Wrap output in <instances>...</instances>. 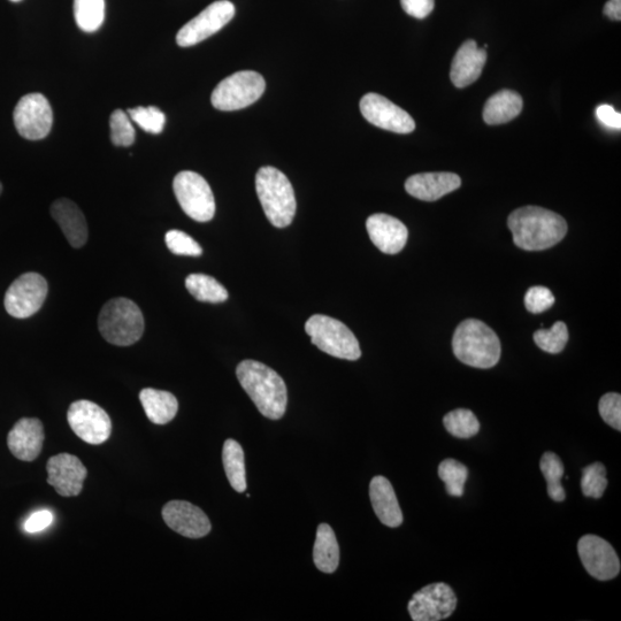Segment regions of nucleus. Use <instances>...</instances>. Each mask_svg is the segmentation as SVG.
<instances>
[{
  "label": "nucleus",
  "mask_w": 621,
  "mask_h": 621,
  "mask_svg": "<svg viewBox=\"0 0 621 621\" xmlns=\"http://www.w3.org/2000/svg\"><path fill=\"white\" fill-rule=\"evenodd\" d=\"M48 483L63 497L78 496L82 492L83 482L88 471L81 460L73 455L60 454L49 459L46 465Z\"/></svg>",
  "instance_id": "obj_16"
},
{
  "label": "nucleus",
  "mask_w": 621,
  "mask_h": 621,
  "mask_svg": "<svg viewBox=\"0 0 621 621\" xmlns=\"http://www.w3.org/2000/svg\"><path fill=\"white\" fill-rule=\"evenodd\" d=\"M487 61L486 49L478 48L475 41H466L452 60L450 79L456 88L470 86L480 78Z\"/></svg>",
  "instance_id": "obj_21"
},
{
  "label": "nucleus",
  "mask_w": 621,
  "mask_h": 621,
  "mask_svg": "<svg viewBox=\"0 0 621 621\" xmlns=\"http://www.w3.org/2000/svg\"><path fill=\"white\" fill-rule=\"evenodd\" d=\"M555 304V296L546 287L536 286L529 289L525 296V306L529 312L542 313Z\"/></svg>",
  "instance_id": "obj_39"
},
{
  "label": "nucleus",
  "mask_w": 621,
  "mask_h": 621,
  "mask_svg": "<svg viewBox=\"0 0 621 621\" xmlns=\"http://www.w3.org/2000/svg\"><path fill=\"white\" fill-rule=\"evenodd\" d=\"M236 375L264 417L279 420L285 416L288 391L278 373L263 363L248 359L237 366Z\"/></svg>",
  "instance_id": "obj_2"
},
{
  "label": "nucleus",
  "mask_w": 621,
  "mask_h": 621,
  "mask_svg": "<svg viewBox=\"0 0 621 621\" xmlns=\"http://www.w3.org/2000/svg\"><path fill=\"white\" fill-rule=\"evenodd\" d=\"M457 608L454 590L443 582L428 585L414 594L408 609L414 621H440L449 618Z\"/></svg>",
  "instance_id": "obj_13"
},
{
  "label": "nucleus",
  "mask_w": 621,
  "mask_h": 621,
  "mask_svg": "<svg viewBox=\"0 0 621 621\" xmlns=\"http://www.w3.org/2000/svg\"><path fill=\"white\" fill-rule=\"evenodd\" d=\"M48 291V282L41 274H22L6 291L5 309L10 316L17 319L32 317L41 310Z\"/></svg>",
  "instance_id": "obj_9"
},
{
  "label": "nucleus",
  "mask_w": 621,
  "mask_h": 621,
  "mask_svg": "<svg viewBox=\"0 0 621 621\" xmlns=\"http://www.w3.org/2000/svg\"><path fill=\"white\" fill-rule=\"evenodd\" d=\"M98 327L107 342L128 347L140 341L144 333L143 313L130 299L114 298L99 313Z\"/></svg>",
  "instance_id": "obj_5"
},
{
  "label": "nucleus",
  "mask_w": 621,
  "mask_h": 621,
  "mask_svg": "<svg viewBox=\"0 0 621 621\" xmlns=\"http://www.w3.org/2000/svg\"><path fill=\"white\" fill-rule=\"evenodd\" d=\"M67 420L72 431L89 444H102L110 439L112 423L101 406L90 401H78L69 406Z\"/></svg>",
  "instance_id": "obj_12"
},
{
  "label": "nucleus",
  "mask_w": 621,
  "mask_h": 621,
  "mask_svg": "<svg viewBox=\"0 0 621 621\" xmlns=\"http://www.w3.org/2000/svg\"><path fill=\"white\" fill-rule=\"evenodd\" d=\"M305 332L311 342L329 356L352 362L362 357L357 337L340 320L314 314L306 321Z\"/></svg>",
  "instance_id": "obj_6"
},
{
  "label": "nucleus",
  "mask_w": 621,
  "mask_h": 621,
  "mask_svg": "<svg viewBox=\"0 0 621 621\" xmlns=\"http://www.w3.org/2000/svg\"><path fill=\"white\" fill-rule=\"evenodd\" d=\"M51 214L73 248L80 249L87 243L89 233L86 217L71 199H57L51 206Z\"/></svg>",
  "instance_id": "obj_22"
},
{
  "label": "nucleus",
  "mask_w": 621,
  "mask_h": 621,
  "mask_svg": "<svg viewBox=\"0 0 621 621\" xmlns=\"http://www.w3.org/2000/svg\"><path fill=\"white\" fill-rule=\"evenodd\" d=\"M523 98L516 91L502 90L490 97L483 109L487 125H502L516 119L523 111Z\"/></svg>",
  "instance_id": "obj_24"
},
{
  "label": "nucleus",
  "mask_w": 621,
  "mask_h": 621,
  "mask_svg": "<svg viewBox=\"0 0 621 621\" xmlns=\"http://www.w3.org/2000/svg\"><path fill=\"white\" fill-rule=\"evenodd\" d=\"M540 469L543 477L547 480L548 495L551 500L563 502L566 495L562 486L564 465L561 458L554 454V452H546L541 458Z\"/></svg>",
  "instance_id": "obj_30"
},
{
  "label": "nucleus",
  "mask_w": 621,
  "mask_h": 621,
  "mask_svg": "<svg viewBox=\"0 0 621 621\" xmlns=\"http://www.w3.org/2000/svg\"><path fill=\"white\" fill-rule=\"evenodd\" d=\"M186 288L199 302L217 304L228 299L227 289L210 275L190 274L186 279Z\"/></svg>",
  "instance_id": "obj_28"
},
{
  "label": "nucleus",
  "mask_w": 621,
  "mask_h": 621,
  "mask_svg": "<svg viewBox=\"0 0 621 621\" xmlns=\"http://www.w3.org/2000/svg\"><path fill=\"white\" fill-rule=\"evenodd\" d=\"M406 14L416 19H425L435 7V0H401Z\"/></svg>",
  "instance_id": "obj_40"
},
{
  "label": "nucleus",
  "mask_w": 621,
  "mask_h": 621,
  "mask_svg": "<svg viewBox=\"0 0 621 621\" xmlns=\"http://www.w3.org/2000/svg\"><path fill=\"white\" fill-rule=\"evenodd\" d=\"M578 552L588 574L601 581L618 577L620 561L617 552L608 541L596 535H585L579 540Z\"/></svg>",
  "instance_id": "obj_15"
},
{
  "label": "nucleus",
  "mask_w": 621,
  "mask_h": 621,
  "mask_svg": "<svg viewBox=\"0 0 621 621\" xmlns=\"http://www.w3.org/2000/svg\"><path fill=\"white\" fill-rule=\"evenodd\" d=\"M111 140L115 147H130L135 142V129L129 115L115 110L110 119Z\"/></svg>",
  "instance_id": "obj_36"
},
{
  "label": "nucleus",
  "mask_w": 621,
  "mask_h": 621,
  "mask_svg": "<svg viewBox=\"0 0 621 621\" xmlns=\"http://www.w3.org/2000/svg\"><path fill=\"white\" fill-rule=\"evenodd\" d=\"M13 119L20 136L29 141H40L51 132L52 107L43 95L29 94L15 106Z\"/></svg>",
  "instance_id": "obj_10"
},
{
  "label": "nucleus",
  "mask_w": 621,
  "mask_h": 621,
  "mask_svg": "<svg viewBox=\"0 0 621 621\" xmlns=\"http://www.w3.org/2000/svg\"><path fill=\"white\" fill-rule=\"evenodd\" d=\"M605 17L613 21L621 20V0H609L604 6L603 11Z\"/></svg>",
  "instance_id": "obj_43"
},
{
  "label": "nucleus",
  "mask_w": 621,
  "mask_h": 621,
  "mask_svg": "<svg viewBox=\"0 0 621 621\" xmlns=\"http://www.w3.org/2000/svg\"><path fill=\"white\" fill-rule=\"evenodd\" d=\"M52 521V512L49 510L38 511L26 520L25 525H23V529H25V531L29 534H35L44 531L45 528H48L52 524Z\"/></svg>",
  "instance_id": "obj_41"
},
{
  "label": "nucleus",
  "mask_w": 621,
  "mask_h": 621,
  "mask_svg": "<svg viewBox=\"0 0 621 621\" xmlns=\"http://www.w3.org/2000/svg\"><path fill=\"white\" fill-rule=\"evenodd\" d=\"M439 477L446 483L447 492L450 496L462 497L465 483L469 478V470L456 459H446L439 466Z\"/></svg>",
  "instance_id": "obj_32"
},
{
  "label": "nucleus",
  "mask_w": 621,
  "mask_h": 621,
  "mask_svg": "<svg viewBox=\"0 0 621 621\" xmlns=\"http://www.w3.org/2000/svg\"><path fill=\"white\" fill-rule=\"evenodd\" d=\"M256 190L271 224L276 228L288 227L295 218L297 203L287 176L274 167H262L256 175Z\"/></svg>",
  "instance_id": "obj_4"
},
{
  "label": "nucleus",
  "mask_w": 621,
  "mask_h": 621,
  "mask_svg": "<svg viewBox=\"0 0 621 621\" xmlns=\"http://www.w3.org/2000/svg\"><path fill=\"white\" fill-rule=\"evenodd\" d=\"M165 242L168 250L174 255L198 257L203 253L201 245L181 230H170L165 236Z\"/></svg>",
  "instance_id": "obj_37"
},
{
  "label": "nucleus",
  "mask_w": 621,
  "mask_h": 621,
  "mask_svg": "<svg viewBox=\"0 0 621 621\" xmlns=\"http://www.w3.org/2000/svg\"><path fill=\"white\" fill-rule=\"evenodd\" d=\"M128 114L147 133L157 135L164 130L166 117L156 106L136 107L129 109Z\"/></svg>",
  "instance_id": "obj_35"
},
{
  "label": "nucleus",
  "mask_w": 621,
  "mask_h": 621,
  "mask_svg": "<svg viewBox=\"0 0 621 621\" xmlns=\"http://www.w3.org/2000/svg\"><path fill=\"white\" fill-rule=\"evenodd\" d=\"M452 349L460 362L482 370L496 366L501 358L500 339L492 328L477 319H467L457 327Z\"/></svg>",
  "instance_id": "obj_3"
},
{
  "label": "nucleus",
  "mask_w": 621,
  "mask_h": 621,
  "mask_svg": "<svg viewBox=\"0 0 621 621\" xmlns=\"http://www.w3.org/2000/svg\"><path fill=\"white\" fill-rule=\"evenodd\" d=\"M513 242L526 251L555 247L567 233V224L559 214L539 206H525L513 211L508 219Z\"/></svg>",
  "instance_id": "obj_1"
},
{
  "label": "nucleus",
  "mask_w": 621,
  "mask_h": 621,
  "mask_svg": "<svg viewBox=\"0 0 621 621\" xmlns=\"http://www.w3.org/2000/svg\"><path fill=\"white\" fill-rule=\"evenodd\" d=\"M265 89L266 82L259 73L237 72L218 84L213 91L211 102L220 111L242 110L256 103Z\"/></svg>",
  "instance_id": "obj_7"
},
{
  "label": "nucleus",
  "mask_w": 621,
  "mask_h": 621,
  "mask_svg": "<svg viewBox=\"0 0 621 621\" xmlns=\"http://www.w3.org/2000/svg\"><path fill=\"white\" fill-rule=\"evenodd\" d=\"M222 463L230 486L237 493L247 490V473H245L244 451L239 442L227 440L222 449Z\"/></svg>",
  "instance_id": "obj_27"
},
{
  "label": "nucleus",
  "mask_w": 621,
  "mask_h": 621,
  "mask_svg": "<svg viewBox=\"0 0 621 621\" xmlns=\"http://www.w3.org/2000/svg\"><path fill=\"white\" fill-rule=\"evenodd\" d=\"M313 561L319 571L328 574L334 573L340 565L339 542L333 528L327 524L318 527L313 547Z\"/></svg>",
  "instance_id": "obj_26"
},
{
  "label": "nucleus",
  "mask_w": 621,
  "mask_h": 621,
  "mask_svg": "<svg viewBox=\"0 0 621 621\" xmlns=\"http://www.w3.org/2000/svg\"><path fill=\"white\" fill-rule=\"evenodd\" d=\"M598 410L605 423L621 431V396L619 394L609 393L602 396Z\"/></svg>",
  "instance_id": "obj_38"
},
{
  "label": "nucleus",
  "mask_w": 621,
  "mask_h": 621,
  "mask_svg": "<svg viewBox=\"0 0 621 621\" xmlns=\"http://www.w3.org/2000/svg\"><path fill=\"white\" fill-rule=\"evenodd\" d=\"M173 189L184 213L198 222H207L216 214V199L202 175L183 171L175 176Z\"/></svg>",
  "instance_id": "obj_8"
},
{
  "label": "nucleus",
  "mask_w": 621,
  "mask_h": 621,
  "mask_svg": "<svg viewBox=\"0 0 621 621\" xmlns=\"http://www.w3.org/2000/svg\"><path fill=\"white\" fill-rule=\"evenodd\" d=\"M43 442V424L36 418L19 420L7 437V444H9L12 455L23 462H33L40 456Z\"/></svg>",
  "instance_id": "obj_19"
},
{
  "label": "nucleus",
  "mask_w": 621,
  "mask_h": 621,
  "mask_svg": "<svg viewBox=\"0 0 621 621\" xmlns=\"http://www.w3.org/2000/svg\"><path fill=\"white\" fill-rule=\"evenodd\" d=\"M370 497L375 515L378 516L383 525L396 528L403 524V512L400 503H398L395 490L387 478L379 475V477L372 479Z\"/></svg>",
  "instance_id": "obj_23"
},
{
  "label": "nucleus",
  "mask_w": 621,
  "mask_h": 621,
  "mask_svg": "<svg viewBox=\"0 0 621 621\" xmlns=\"http://www.w3.org/2000/svg\"><path fill=\"white\" fill-rule=\"evenodd\" d=\"M235 15V6L228 0L214 2L199 13L196 18L190 20L176 35V43L181 48H189L217 34L227 23L232 21Z\"/></svg>",
  "instance_id": "obj_11"
},
{
  "label": "nucleus",
  "mask_w": 621,
  "mask_h": 621,
  "mask_svg": "<svg viewBox=\"0 0 621 621\" xmlns=\"http://www.w3.org/2000/svg\"><path fill=\"white\" fill-rule=\"evenodd\" d=\"M360 112L375 127L397 134H410L416 129L411 115L389 99L378 94H367L360 101Z\"/></svg>",
  "instance_id": "obj_14"
},
{
  "label": "nucleus",
  "mask_w": 621,
  "mask_h": 621,
  "mask_svg": "<svg viewBox=\"0 0 621 621\" xmlns=\"http://www.w3.org/2000/svg\"><path fill=\"white\" fill-rule=\"evenodd\" d=\"M140 400L152 424L171 423L179 410L178 400L168 391L145 388L141 391Z\"/></svg>",
  "instance_id": "obj_25"
},
{
  "label": "nucleus",
  "mask_w": 621,
  "mask_h": 621,
  "mask_svg": "<svg viewBox=\"0 0 621 621\" xmlns=\"http://www.w3.org/2000/svg\"><path fill=\"white\" fill-rule=\"evenodd\" d=\"M11 2H13V3H19V2H21V0H11Z\"/></svg>",
  "instance_id": "obj_45"
},
{
  "label": "nucleus",
  "mask_w": 621,
  "mask_h": 621,
  "mask_svg": "<svg viewBox=\"0 0 621 621\" xmlns=\"http://www.w3.org/2000/svg\"><path fill=\"white\" fill-rule=\"evenodd\" d=\"M447 431L458 439H471L480 431V423L475 414L466 409L451 411L443 419Z\"/></svg>",
  "instance_id": "obj_31"
},
{
  "label": "nucleus",
  "mask_w": 621,
  "mask_h": 621,
  "mask_svg": "<svg viewBox=\"0 0 621 621\" xmlns=\"http://www.w3.org/2000/svg\"><path fill=\"white\" fill-rule=\"evenodd\" d=\"M533 339L541 350L556 355L565 349L569 341V331L563 321H557L549 329H539L534 333Z\"/></svg>",
  "instance_id": "obj_33"
},
{
  "label": "nucleus",
  "mask_w": 621,
  "mask_h": 621,
  "mask_svg": "<svg viewBox=\"0 0 621 621\" xmlns=\"http://www.w3.org/2000/svg\"><path fill=\"white\" fill-rule=\"evenodd\" d=\"M74 17L83 32H96L105 19V0H74Z\"/></svg>",
  "instance_id": "obj_29"
},
{
  "label": "nucleus",
  "mask_w": 621,
  "mask_h": 621,
  "mask_svg": "<svg viewBox=\"0 0 621 621\" xmlns=\"http://www.w3.org/2000/svg\"><path fill=\"white\" fill-rule=\"evenodd\" d=\"M2 193H3V184L0 183V194H2Z\"/></svg>",
  "instance_id": "obj_44"
},
{
  "label": "nucleus",
  "mask_w": 621,
  "mask_h": 621,
  "mask_svg": "<svg viewBox=\"0 0 621 621\" xmlns=\"http://www.w3.org/2000/svg\"><path fill=\"white\" fill-rule=\"evenodd\" d=\"M462 186V180L455 173H421L412 175L405 182V190L414 198L424 202H435Z\"/></svg>",
  "instance_id": "obj_20"
},
{
  "label": "nucleus",
  "mask_w": 621,
  "mask_h": 621,
  "mask_svg": "<svg viewBox=\"0 0 621 621\" xmlns=\"http://www.w3.org/2000/svg\"><path fill=\"white\" fill-rule=\"evenodd\" d=\"M596 117L602 125L611 129L621 128V114L617 112L611 105H601L596 109Z\"/></svg>",
  "instance_id": "obj_42"
},
{
  "label": "nucleus",
  "mask_w": 621,
  "mask_h": 621,
  "mask_svg": "<svg viewBox=\"0 0 621 621\" xmlns=\"http://www.w3.org/2000/svg\"><path fill=\"white\" fill-rule=\"evenodd\" d=\"M366 229L375 247L387 255L401 252L408 242V228L402 221L388 214H373L366 221Z\"/></svg>",
  "instance_id": "obj_18"
},
{
  "label": "nucleus",
  "mask_w": 621,
  "mask_h": 621,
  "mask_svg": "<svg viewBox=\"0 0 621 621\" xmlns=\"http://www.w3.org/2000/svg\"><path fill=\"white\" fill-rule=\"evenodd\" d=\"M608 487L607 469L594 463L582 470L581 489L586 497L601 498Z\"/></svg>",
  "instance_id": "obj_34"
},
{
  "label": "nucleus",
  "mask_w": 621,
  "mask_h": 621,
  "mask_svg": "<svg viewBox=\"0 0 621 621\" xmlns=\"http://www.w3.org/2000/svg\"><path fill=\"white\" fill-rule=\"evenodd\" d=\"M163 518L168 527L184 538H204L212 528L204 511L186 501L167 503L163 509Z\"/></svg>",
  "instance_id": "obj_17"
}]
</instances>
